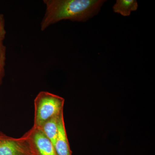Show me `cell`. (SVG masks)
Instances as JSON below:
<instances>
[{
	"label": "cell",
	"instance_id": "cell-8",
	"mask_svg": "<svg viewBox=\"0 0 155 155\" xmlns=\"http://www.w3.org/2000/svg\"><path fill=\"white\" fill-rule=\"evenodd\" d=\"M6 51L7 48L4 41H0V87L5 75Z\"/></svg>",
	"mask_w": 155,
	"mask_h": 155
},
{
	"label": "cell",
	"instance_id": "cell-4",
	"mask_svg": "<svg viewBox=\"0 0 155 155\" xmlns=\"http://www.w3.org/2000/svg\"><path fill=\"white\" fill-rule=\"evenodd\" d=\"M0 155H31L28 143L23 135L15 138L0 131Z\"/></svg>",
	"mask_w": 155,
	"mask_h": 155
},
{
	"label": "cell",
	"instance_id": "cell-3",
	"mask_svg": "<svg viewBox=\"0 0 155 155\" xmlns=\"http://www.w3.org/2000/svg\"><path fill=\"white\" fill-rule=\"evenodd\" d=\"M31 155H57L52 143L38 127H32L23 135Z\"/></svg>",
	"mask_w": 155,
	"mask_h": 155
},
{
	"label": "cell",
	"instance_id": "cell-6",
	"mask_svg": "<svg viewBox=\"0 0 155 155\" xmlns=\"http://www.w3.org/2000/svg\"><path fill=\"white\" fill-rule=\"evenodd\" d=\"M63 112H61L58 116H54L46 121L40 127H38L52 143L53 144L55 142L58 136L59 119L60 115Z\"/></svg>",
	"mask_w": 155,
	"mask_h": 155
},
{
	"label": "cell",
	"instance_id": "cell-7",
	"mask_svg": "<svg viewBox=\"0 0 155 155\" xmlns=\"http://www.w3.org/2000/svg\"><path fill=\"white\" fill-rule=\"evenodd\" d=\"M138 5L136 0H117L113 7L115 13L124 17L130 16L132 11L138 8Z\"/></svg>",
	"mask_w": 155,
	"mask_h": 155
},
{
	"label": "cell",
	"instance_id": "cell-9",
	"mask_svg": "<svg viewBox=\"0 0 155 155\" xmlns=\"http://www.w3.org/2000/svg\"><path fill=\"white\" fill-rule=\"evenodd\" d=\"M7 34L5 26V19L2 14H0V41H4Z\"/></svg>",
	"mask_w": 155,
	"mask_h": 155
},
{
	"label": "cell",
	"instance_id": "cell-1",
	"mask_svg": "<svg viewBox=\"0 0 155 155\" xmlns=\"http://www.w3.org/2000/svg\"><path fill=\"white\" fill-rule=\"evenodd\" d=\"M104 0H44V15L41 22V31L64 20L85 22L97 15Z\"/></svg>",
	"mask_w": 155,
	"mask_h": 155
},
{
	"label": "cell",
	"instance_id": "cell-5",
	"mask_svg": "<svg viewBox=\"0 0 155 155\" xmlns=\"http://www.w3.org/2000/svg\"><path fill=\"white\" fill-rule=\"evenodd\" d=\"M53 145L56 155H72L65 127L64 112L60 115L58 135Z\"/></svg>",
	"mask_w": 155,
	"mask_h": 155
},
{
	"label": "cell",
	"instance_id": "cell-2",
	"mask_svg": "<svg viewBox=\"0 0 155 155\" xmlns=\"http://www.w3.org/2000/svg\"><path fill=\"white\" fill-rule=\"evenodd\" d=\"M65 99L49 92L42 91L37 95L34 104V127H38L46 121L64 111Z\"/></svg>",
	"mask_w": 155,
	"mask_h": 155
}]
</instances>
